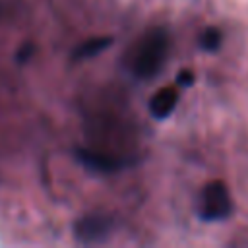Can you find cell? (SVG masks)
I'll list each match as a JSON object with an SVG mask.
<instances>
[{"instance_id":"1","label":"cell","mask_w":248,"mask_h":248,"mask_svg":"<svg viewBox=\"0 0 248 248\" xmlns=\"http://www.w3.org/2000/svg\"><path fill=\"white\" fill-rule=\"evenodd\" d=\"M169 54V35L163 29H151L147 31L134 54L132 60V70L138 78H151L153 74H157Z\"/></svg>"},{"instance_id":"8","label":"cell","mask_w":248,"mask_h":248,"mask_svg":"<svg viewBox=\"0 0 248 248\" xmlns=\"http://www.w3.org/2000/svg\"><path fill=\"white\" fill-rule=\"evenodd\" d=\"M176 81H178L180 85H192V83H194V74H192V70H182V72L178 74Z\"/></svg>"},{"instance_id":"5","label":"cell","mask_w":248,"mask_h":248,"mask_svg":"<svg viewBox=\"0 0 248 248\" xmlns=\"http://www.w3.org/2000/svg\"><path fill=\"white\" fill-rule=\"evenodd\" d=\"M78 157L85 167H89L93 170L112 172V170H118V169L124 167V161L116 159L114 155L101 153V151H95V149H78Z\"/></svg>"},{"instance_id":"6","label":"cell","mask_w":248,"mask_h":248,"mask_svg":"<svg viewBox=\"0 0 248 248\" xmlns=\"http://www.w3.org/2000/svg\"><path fill=\"white\" fill-rule=\"evenodd\" d=\"M112 45V37H93L85 43H81L78 48H76V54L74 58L78 60H83V58H91L99 52H103L105 48H108Z\"/></svg>"},{"instance_id":"3","label":"cell","mask_w":248,"mask_h":248,"mask_svg":"<svg viewBox=\"0 0 248 248\" xmlns=\"http://www.w3.org/2000/svg\"><path fill=\"white\" fill-rule=\"evenodd\" d=\"M110 223L99 215H87L76 223V236L81 242H99L108 234Z\"/></svg>"},{"instance_id":"7","label":"cell","mask_w":248,"mask_h":248,"mask_svg":"<svg viewBox=\"0 0 248 248\" xmlns=\"http://www.w3.org/2000/svg\"><path fill=\"white\" fill-rule=\"evenodd\" d=\"M200 46L209 52L217 50L221 46V31L217 27H207L200 37Z\"/></svg>"},{"instance_id":"2","label":"cell","mask_w":248,"mask_h":248,"mask_svg":"<svg viewBox=\"0 0 248 248\" xmlns=\"http://www.w3.org/2000/svg\"><path fill=\"white\" fill-rule=\"evenodd\" d=\"M232 213V200L223 180H211L202 192L200 217L203 221H223Z\"/></svg>"},{"instance_id":"4","label":"cell","mask_w":248,"mask_h":248,"mask_svg":"<svg viewBox=\"0 0 248 248\" xmlns=\"http://www.w3.org/2000/svg\"><path fill=\"white\" fill-rule=\"evenodd\" d=\"M178 103V91L174 87H161L149 101V112L157 120H165L172 114Z\"/></svg>"}]
</instances>
